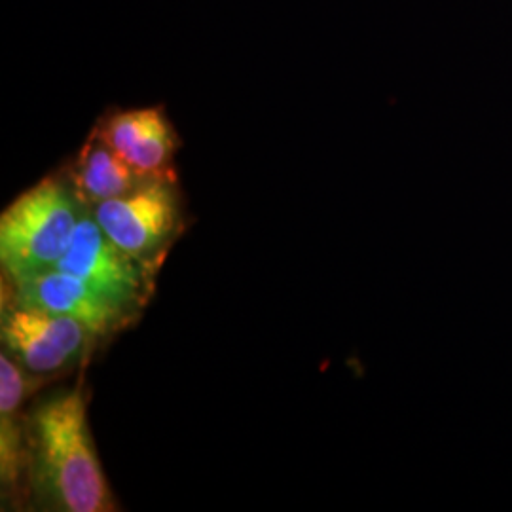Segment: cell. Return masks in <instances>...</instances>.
<instances>
[{
  "instance_id": "obj_3",
  "label": "cell",
  "mask_w": 512,
  "mask_h": 512,
  "mask_svg": "<svg viewBox=\"0 0 512 512\" xmlns=\"http://www.w3.org/2000/svg\"><path fill=\"white\" fill-rule=\"evenodd\" d=\"M90 211L118 247L154 266H162L167 249L184 230L175 175L156 177L126 196L93 205Z\"/></svg>"
},
{
  "instance_id": "obj_2",
  "label": "cell",
  "mask_w": 512,
  "mask_h": 512,
  "mask_svg": "<svg viewBox=\"0 0 512 512\" xmlns=\"http://www.w3.org/2000/svg\"><path fill=\"white\" fill-rule=\"evenodd\" d=\"M86 205L67 177H48L23 192L0 217V264L8 281L57 268Z\"/></svg>"
},
{
  "instance_id": "obj_4",
  "label": "cell",
  "mask_w": 512,
  "mask_h": 512,
  "mask_svg": "<svg viewBox=\"0 0 512 512\" xmlns=\"http://www.w3.org/2000/svg\"><path fill=\"white\" fill-rule=\"evenodd\" d=\"M97 340L92 330L69 315L25 306L2 294V351L35 380L71 370Z\"/></svg>"
},
{
  "instance_id": "obj_5",
  "label": "cell",
  "mask_w": 512,
  "mask_h": 512,
  "mask_svg": "<svg viewBox=\"0 0 512 512\" xmlns=\"http://www.w3.org/2000/svg\"><path fill=\"white\" fill-rule=\"evenodd\" d=\"M57 270L84 279L97 291L109 294L116 302L141 315L156 291L160 266L143 262L118 247L93 219L90 207H86Z\"/></svg>"
},
{
  "instance_id": "obj_1",
  "label": "cell",
  "mask_w": 512,
  "mask_h": 512,
  "mask_svg": "<svg viewBox=\"0 0 512 512\" xmlns=\"http://www.w3.org/2000/svg\"><path fill=\"white\" fill-rule=\"evenodd\" d=\"M23 494L37 511H118L93 444L82 382L40 399L25 414Z\"/></svg>"
},
{
  "instance_id": "obj_8",
  "label": "cell",
  "mask_w": 512,
  "mask_h": 512,
  "mask_svg": "<svg viewBox=\"0 0 512 512\" xmlns=\"http://www.w3.org/2000/svg\"><path fill=\"white\" fill-rule=\"evenodd\" d=\"M29 376L8 355L0 353V480L8 497L23 494L25 484V416L21 406L33 389Z\"/></svg>"
},
{
  "instance_id": "obj_6",
  "label": "cell",
  "mask_w": 512,
  "mask_h": 512,
  "mask_svg": "<svg viewBox=\"0 0 512 512\" xmlns=\"http://www.w3.org/2000/svg\"><path fill=\"white\" fill-rule=\"evenodd\" d=\"M8 294L19 304L73 317L92 330L99 340L128 329L139 317L137 311L97 291L84 279L57 268L14 283L8 281Z\"/></svg>"
},
{
  "instance_id": "obj_7",
  "label": "cell",
  "mask_w": 512,
  "mask_h": 512,
  "mask_svg": "<svg viewBox=\"0 0 512 512\" xmlns=\"http://www.w3.org/2000/svg\"><path fill=\"white\" fill-rule=\"evenodd\" d=\"M126 162L148 177H169L177 150L175 129L162 109L116 112L95 129Z\"/></svg>"
},
{
  "instance_id": "obj_9",
  "label": "cell",
  "mask_w": 512,
  "mask_h": 512,
  "mask_svg": "<svg viewBox=\"0 0 512 512\" xmlns=\"http://www.w3.org/2000/svg\"><path fill=\"white\" fill-rule=\"evenodd\" d=\"M152 179L156 177L137 171L97 131L90 135L67 173V181L86 207L126 196Z\"/></svg>"
}]
</instances>
